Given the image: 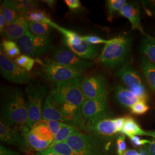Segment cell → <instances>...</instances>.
Wrapping results in <instances>:
<instances>
[{
	"label": "cell",
	"mask_w": 155,
	"mask_h": 155,
	"mask_svg": "<svg viewBox=\"0 0 155 155\" xmlns=\"http://www.w3.org/2000/svg\"><path fill=\"white\" fill-rule=\"evenodd\" d=\"M2 114V121L9 125L20 128L28 127L27 102L21 89H12L6 94Z\"/></svg>",
	"instance_id": "cell-1"
},
{
	"label": "cell",
	"mask_w": 155,
	"mask_h": 155,
	"mask_svg": "<svg viewBox=\"0 0 155 155\" xmlns=\"http://www.w3.org/2000/svg\"><path fill=\"white\" fill-rule=\"evenodd\" d=\"M130 40L125 36H118L109 39L99 56V61L110 68L123 64L130 51Z\"/></svg>",
	"instance_id": "cell-2"
},
{
	"label": "cell",
	"mask_w": 155,
	"mask_h": 155,
	"mask_svg": "<svg viewBox=\"0 0 155 155\" xmlns=\"http://www.w3.org/2000/svg\"><path fill=\"white\" fill-rule=\"evenodd\" d=\"M82 77L55 83L49 94L57 104H70L82 107L86 100L81 89Z\"/></svg>",
	"instance_id": "cell-3"
},
{
	"label": "cell",
	"mask_w": 155,
	"mask_h": 155,
	"mask_svg": "<svg viewBox=\"0 0 155 155\" xmlns=\"http://www.w3.org/2000/svg\"><path fill=\"white\" fill-rule=\"evenodd\" d=\"M52 28L59 31L63 35V43L67 48L85 60H92L98 55V48L89 45L84 41L82 36L76 32L61 27L54 22L50 25Z\"/></svg>",
	"instance_id": "cell-4"
},
{
	"label": "cell",
	"mask_w": 155,
	"mask_h": 155,
	"mask_svg": "<svg viewBox=\"0 0 155 155\" xmlns=\"http://www.w3.org/2000/svg\"><path fill=\"white\" fill-rule=\"evenodd\" d=\"M28 110V127L31 129L42 118L43 104L47 89L45 85L38 82H30L25 88Z\"/></svg>",
	"instance_id": "cell-5"
},
{
	"label": "cell",
	"mask_w": 155,
	"mask_h": 155,
	"mask_svg": "<svg viewBox=\"0 0 155 155\" xmlns=\"http://www.w3.org/2000/svg\"><path fill=\"white\" fill-rule=\"evenodd\" d=\"M23 55L38 58L53 48L49 36H35L27 32L16 41Z\"/></svg>",
	"instance_id": "cell-6"
},
{
	"label": "cell",
	"mask_w": 155,
	"mask_h": 155,
	"mask_svg": "<svg viewBox=\"0 0 155 155\" xmlns=\"http://www.w3.org/2000/svg\"><path fill=\"white\" fill-rule=\"evenodd\" d=\"M41 72L47 81L55 83L82 77L83 75V72L63 66L51 59H48L43 62Z\"/></svg>",
	"instance_id": "cell-7"
},
{
	"label": "cell",
	"mask_w": 155,
	"mask_h": 155,
	"mask_svg": "<svg viewBox=\"0 0 155 155\" xmlns=\"http://www.w3.org/2000/svg\"><path fill=\"white\" fill-rule=\"evenodd\" d=\"M116 76L133 94L142 101H147L148 94L140 73L133 67L124 64L117 72Z\"/></svg>",
	"instance_id": "cell-8"
},
{
	"label": "cell",
	"mask_w": 155,
	"mask_h": 155,
	"mask_svg": "<svg viewBox=\"0 0 155 155\" xmlns=\"http://www.w3.org/2000/svg\"><path fill=\"white\" fill-rule=\"evenodd\" d=\"M81 89L86 100L107 98V89L105 77L99 74L82 78Z\"/></svg>",
	"instance_id": "cell-9"
},
{
	"label": "cell",
	"mask_w": 155,
	"mask_h": 155,
	"mask_svg": "<svg viewBox=\"0 0 155 155\" xmlns=\"http://www.w3.org/2000/svg\"><path fill=\"white\" fill-rule=\"evenodd\" d=\"M52 60L72 69L83 72L91 68L92 64L74 53L66 47L59 46L53 50L51 55Z\"/></svg>",
	"instance_id": "cell-10"
},
{
	"label": "cell",
	"mask_w": 155,
	"mask_h": 155,
	"mask_svg": "<svg viewBox=\"0 0 155 155\" xmlns=\"http://www.w3.org/2000/svg\"><path fill=\"white\" fill-rule=\"evenodd\" d=\"M0 69L2 77L12 83L29 84L31 77L29 72L18 66L1 50Z\"/></svg>",
	"instance_id": "cell-11"
},
{
	"label": "cell",
	"mask_w": 155,
	"mask_h": 155,
	"mask_svg": "<svg viewBox=\"0 0 155 155\" xmlns=\"http://www.w3.org/2000/svg\"><path fill=\"white\" fill-rule=\"evenodd\" d=\"M64 142L81 155H102L97 141L90 134L77 131L71 134Z\"/></svg>",
	"instance_id": "cell-12"
},
{
	"label": "cell",
	"mask_w": 155,
	"mask_h": 155,
	"mask_svg": "<svg viewBox=\"0 0 155 155\" xmlns=\"http://www.w3.org/2000/svg\"><path fill=\"white\" fill-rule=\"evenodd\" d=\"M81 113L86 127L89 123L109 118L107 98L85 100L81 107Z\"/></svg>",
	"instance_id": "cell-13"
},
{
	"label": "cell",
	"mask_w": 155,
	"mask_h": 155,
	"mask_svg": "<svg viewBox=\"0 0 155 155\" xmlns=\"http://www.w3.org/2000/svg\"><path fill=\"white\" fill-rule=\"evenodd\" d=\"M0 139L1 141L16 146L24 152L27 153L32 150L26 140L22 128L9 125L2 120L0 122Z\"/></svg>",
	"instance_id": "cell-14"
},
{
	"label": "cell",
	"mask_w": 155,
	"mask_h": 155,
	"mask_svg": "<svg viewBox=\"0 0 155 155\" xmlns=\"http://www.w3.org/2000/svg\"><path fill=\"white\" fill-rule=\"evenodd\" d=\"M86 130L100 137H110L117 133L114 120L109 118L89 123L86 125Z\"/></svg>",
	"instance_id": "cell-15"
},
{
	"label": "cell",
	"mask_w": 155,
	"mask_h": 155,
	"mask_svg": "<svg viewBox=\"0 0 155 155\" xmlns=\"http://www.w3.org/2000/svg\"><path fill=\"white\" fill-rule=\"evenodd\" d=\"M28 31L27 20L25 17L20 16L15 22L6 26L3 35L5 39L16 41Z\"/></svg>",
	"instance_id": "cell-16"
},
{
	"label": "cell",
	"mask_w": 155,
	"mask_h": 155,
	"mask_svg": "<svg viewBox=\"0 0 155 155\" xmlns=\"http://www.w3.org/2000/svg\"><path fill=\"white\" fill-rule=\"evenodd\" d=\"M42 119L50 121H60L66 124L58 106L50 94L45 100L43 108Z\"/></svg>",
	"instance_id": "cell-17"
},
{
	"label": "cell",
	"mask_w": 155,
	"mask_h": 155,
	"mask_svg": "<svg viewBox=\"0 0 155 155\" xmlns=\"http://www.w3.org/2000/svg\"><path fill=\"white\" fill-rule=\"evenodd\" d=\"M119 13L125 17L130 22L133 29L139 30L146 36H150L144 32L141 24L139 8L132 3H127L120 11Z\"/></svg>",
	"instance_id": "cell-18"
},
{
	"label": "cell",
	"mask_w": 155,
	"mask_h": 155,
	"mask_svg": "<svg viewBox=\"0 0 155 155\" xmlns=\"http://www.w3.org/2000/svg\"><path fill=\"white\" fill-rule=\"evenodd\" d=\"M114 95L118 103L122 107L127 109H130L133 105L142 101L129 89L122 86H117L114 91Z\"/></svg>",
	"instance_id": "cell-19"
},
{
	"label": "cell",
	"mask_w": 155,
	"mask_h": 155,
	"mask_svg": "<svg viewBox=\"0 0 155 155\" xmlns=\"http://www.w3.org/2000/svg\"><path fill=\"white\" fill-rule=\"evenodd\" d=\"M22 129L26 140L31 150L38 151L39 152H43L47 150L52 143V142L47 141L39 139L32 132L28 127H23Z\"/></svg>",
	"instance_id": "cell-20"
},
{
	"label": "cell",
	"mask_w": 155,
	"mask_h": 155,
	"mask_svg": "<svg viewBox=\"0 0 155 155\" xmlns=\"http://www.w3.org/2000/svg\"><path fill=\"white\" fill-rule=\"evenodd\" d=\"M122 133L127 136H152V131H145L131 117H125V121L122 129Z\"/></svg>",
	"instance_id": "cell-21"
},
{
	"label": "cell",
	"mask_w": 155,
	"mask_h": 155,
	"mask_svg": "<svg viewBox=\"0 0 155 155\" xmlns=\"http://www.w3.org/2000/svg\"><path fill=\"white\" fill-rule=\"evenodd\" d=\"M140 67L147 83L155 92V64L144 57L140 61Z\"/></svg>",
	"instance_id": "cell-22"
},
{
	"label": "cell",
	"mask_w": 155,
	"mask_h": 155,
	"mask_svg": "<svg viewBox=\"0 0 155 155\" xmlns=\"http://www.w3.org/2000/svg\"><path fill=\"white\" fill-rule=\"evenodd\" d=\"M5 16L7 25L15 22L21 16L17 5L16 1L6 0L4 1L1 6Z\"/></svg>",
	"instance_id": "cell-23"
},
{
	"label": "cell",
	"mask_w": 155,
	"mask_h": 155,
	"mask_svg": "<svg viewBox=\"0 0 155 155\" xmlns=\"http://www.w3.org/2000/svg\"><path fill=\"white\" fill-rule=\"evenodd\" d=\"M140 51L145 58L155 64V39L146 36L141 44Z\"/></svg>",
	"instance_id": "cell-24"
},
{
	"label": "cell",
	"mask_w": 155,
	"mask_h": 155,
	"mask_svg": "<svg viewBox=\"0 0 155 155\" xmlns=\"http://www.w3.org/2000/svg\"><path fill=\"white\" fill-rule=\"evenodd\" d=\"M31 130L39 139L47 141L53 142L54 136L51 132L49 127L42 122L41 120L33 125Z\"/></svg>",
	"instance_id": "cell-25"
},
{
	"label": "cell",
	"mask_w": 155,
	"mask_h": 155,
	"mask_svg": "<svg viewBox=\"0 0 155 155\" xmlns=\"http://www.w3.org/2000/svg\"><path fill=\"white\" fill-rule=\"evenodd\" d=\"M24 17L28 22L46 23L50 25L52 22L48 15L45 12L40 9L28 12Z\"/></svg>",
	"instance_id": "cell-26"
},
{
	"label": "cell",
	"mask_w": 155,
	"mask_h": 155,
	"mask_svg": "<svg viewBox=\"0 0 155 155\" xmlns=\"http://www.w3.org/2000/svg\"><path fill=\"white\" fill-rule=\"evenodd\" d=\"M1 50L8 58L15 59L21 55V51L16 42L12 40L3 39L1 45Z\"/></svg>",
	"instance_id": "cell-27"
},
{
	"label": "cell",
	"mask_w": 155,
	"mask_h": 155,
	"mask_svg": "<svg viewBox=\"0 0 155 155\" xmlns=\"http://www.w3.org/2000/svg\"><path fill=\"white\" fill-rule=\"evenodd\" d=\"M29 31L35 36H49L52 27L48 24L28 22Z\"/></svg>",
	"instance_id": "cell-28"
},
{
	"label": "cell",
	"mask_w": 155,
	"mask_h": 155,
	"mask_svg": "<svg viewBox=\"0 0 155 155\" xmlns=\"http://www.w3.org/2000/svg\"><path fill=\"white\" fill-rule=\"evenodd\" d=\"M77 131H78L77 127L71 125L66 124L61 128L60 131L54 137L51 145L65 141L71 134Z\"/></svg>",
	"instance_id": "cell-29"
},
{
	"label": "cell",
	"mask_w": 155,
	"mask_h": 155,
	"mask_svg": "<svg viewBox=\"0 0 155 155\" xmlns=\"http://www.w3.org/2000/svg\"><path fill=\"white\" fill-rule=\"evenodd\" d=\"M45 150L54 152L60 155H81L71 148L66 142L51 145Z\"/></svg>",
	"instance_id": "cell-30"
},
{
	"label": "cell",
	"mask_w": 155,
	"mask_h": 155,
	"mask_svg": "<svg viewBox=\"0 0 155 155\" xmlns=\"http://www.w3.org/2000/svg\"><path fill=\"white\" fill-rule=\"evenodd\" d=\"M126 0H109L106 2L107 10V17L109 20H112L113 16L116 13L120 12L122 8L127 4Z\"/></svg>",
	"instance_id": "cell-31"
},
{
	"label": "cell",
	"mask_w": 155,
	"mask_h": 155,
	"mask_svg": "<svg viewBox=\"0 0 155 155\" xmlns=\"http://www.w3.org/2000/svg\"><path fill=\"white\" fill-rule=\"evenodd\" d=\"M14 61L18 66L21 67L28 72L32 70L35 63H36L35 59L25 55L19 56L15 59Z\"/></svg>",
	"instance_id": "cell-32"
},
{
	"label": "cell",
	"mask_w": 155,
	"mask_h": 155,
	"mask_svg": "<svg viewBox=\"0 0 155 155\" xmlns=\"http://www.w3.org/2000/svg\"><path fill=\"white\" fill-rule=\"evenodd\" d=\"M17 5L21 16H24L29 11L38 9V4L32 1H16Z\"/></svg>",
	"instance_id": "cell-33"
},
{
	"label": "cell",
	"mask_w": 155,
	"mask_h": 155,
	"mask_svg": "<svg viewBox=\"0 0 155 155\" xmlns=\"http://www.w3.org/2000/svg\"><path fill=\"white\" fill-rule=\"evenodd\" d=\"M41 121L49 127L51 132L53 134L54 137L60 131L61 128L64 127L67 124L60 121L45 120L44 119H41Z\"/></svg>",
	"instance_id": "cell-34"
},
{
	"label": "cell",
	"mask_w": 155,
	"mask_h": 155,
	"mask_svg": "<svg viewBox=\"0 0 155 155\" xmlns=\"http://www.w3.org/2000/svg\"><path fill=\"white\" fill-rule=\"evenodd\" d=\"M130 109L131 113L134 114L142 115L147 113L150 109V107L145 101H141L133 105Z\"/></svg>",
	"instance_id": "cell-35"
},
{
	"label": "cell",
	"mask_w": 155,
	"mask_h": 155,
	"mask_svg": "<svg viewBox=\"0 0 155 155\" xmlns=\"http://www.w3.org/2000/svg\"><path fill=\"white\" fill-rule=\"evenodd\" d=\"M82 39L88 44L92 45H100V44H105L106 45L109 43V39L105 40L102 39L100 36L97 35H86L82 36Z\"/></svg>",
	"instance_id": "cell-36"
},
{
	"label": "cell",
	"mask_w": 155,
	"mask_h": 155,
	"mask_svg": "<svg viewBox=\"0 0 155 155\" xmlns=\"http://www.w3.org/2000/svg\"><path fill=\"white\" fill-rule=\"evenodd\" d=\"M117 152L118 155H124L127 151V145L125 142V137L124 135L120 136L117 140Z\"/></svg>",
	"instance_id": "cell-37"
},
{
	"label": "cell",
	"mask_w": 155,
	"mask_h": 155,
	"mask_svg": "<svg viewBox=\"0 0 155 155\" xmlns=\"http://www.w3.org/2000/svg\"><path fill=\"white\" fill-rule=\"evenodd\" d=\"M64 2L69 9L72 12L78 11L82 8L79 0H65Z\"/></svg>",
	"instance_id": "cell-38"
},
{
	"label": "cell",
	"mask_w": 155,
	"mask_h": 155,
	"mask_svg": "<svg viewBox=\"0 0 155 155\" xmlns=\"http://www.w3.org/2000/svg\"><path fill=\"white\" fill-rule=\"evenodd\" d=\"M128 137L130 140L132 144L134 147H140L145 144H150L151 142V141L148 140L140 139L139 136H130Z\"/></svg>",
	"instance_id": "cell-39"
},
{
	"label": "cell",
	"mask_w": 155,
	"mask_h": 155,
	"mask_svg": "<svg viewBox=\"0 0 155 155\" xmlns=\"http://www.w3.org/2000/svg\"><path fill=\"white\" fill-rule=\"evenodd\" d=\"M7 26V21L6 19L5 16L4 12L3 11L2 8L1 6L0 8V32L4 33L6 27Z\"/></svg>",
	"instance_id": "cell-40"
},
{
	"label": "cell",
	"mask_w": 155,
	"mask_h": 155,
	"mask_svg": "<svg viewBox=\"0 0 155 155\" xmlns=\"http://www.w3.org/2000/svg\"><path fill=\"white\" fill-rule=\"evenodd\" d=\"M144 152L147 155H155V140H152L145 148Z\"/></svg>",
	"instance_id": "cell-41"
},
{
	"label": "cell",
	"mask_w": 155,
	"mask_h": 155,
	"mask_svg": "<svg viewBox=\"0 0 155 155\" xmlns=\"http://www.w3.org/2000/svg\"><path fill=\"white\" fill-rule=\"evenodd\" d=\"M125 121V117H119L114 119V122L116 125L117 132H122Z\"/></svg>",
	"instance_id": "cell-42"
},
{
	"label": "cell",
	"mask_w": 155,
	"mask_h": 155,
	"mask_svg": "<svg viewBox=\"0 0 155 155\" xmlns=\"http://www.w3.org/2000/svg\"><path fill=\"white\" fill-rule=\"evenodd\" d=\"M0 155H19L16 152L6 148L5 147L0 146Z\"/></svg>",
	"instance_id": "cell-43"
},
{
	"label": "cell",
	"mask_w": 155,
	"mask_h": 155,
	"mask_svg": "<svg viewBox=\"0 0 155 155\" xmlns=\"http://www.w3.org/2000/svg\"><path fill=\"white\" fill-rule=\"evenodd\" d=\"M124 155H143L141 153H139L136 150H127Z\"/></svg>",
	"instance_id": "cell-44"
},
{
	"label": "cell",
	"mask_w": 155,
	"mask_h": 155,
	"mask_svg": "<svg viewBox=\"0 0 155 155\" xmlns=\"http://www.w3.org/2000/svg\"><path fill=\"white\" fill-rule=\"evenodd\" d=\"M36 155H60L59 154H57L55 153L54 152H49L47 150H45L43 152H38V153H36Z\"/></svg>",
	"instance_id": "cell-45"
},
{
	"label": "cell",
	"mask_w": 155,
	"mask_h": 155,
	"mask_svg": "<svg viewBox=\"0 0 155 155\" xmlns=\"http://www.w3.org/2000/svg\"><path fill=\"white\" fill-rule=\"evenodd\" d=\"M43 2L47 4L51 8H52L54 7L56 2L55 1H52V0H45V1H43Z\"/></svg>",
	"instance_id": "cell-46"
},
{
	"label": "cell",
	"mask_w": 155,
	"mask_h": 155,
	"mask_svg": "<svg viewBox=\"0 0 155 155\" xmlns=\"http://www.w3.org/2000/svg\"><path fill=\"white\" fill-rule=\"evenodd\" d=\"M147 4H148L149 5H150V8L152 9V11H153V13H155V1H148V2L147 3Z\"/></svg>",
	"instance_id": "cell-47"
},
{
	"label": "cell",
	"mask_w": 155,
	"mask_h": 155,
	"mask_svg": "<svg viewBox=\"0 0 155 155\" xmlns=\"http://www.w3.org/2000/svg\"><path fill=\"white\" fill-rule=\"evenodd\" d=\"M152 137L155 139V131H152Z\"/></svg>",
	"instance_id": "cell-48"
}]
</instances>
